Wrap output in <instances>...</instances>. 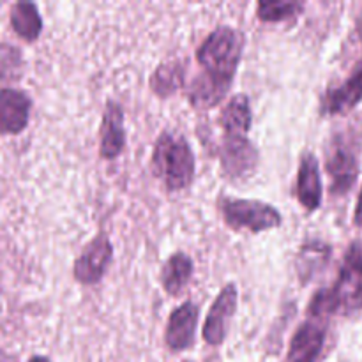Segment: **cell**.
<instances>
[{
    "mask_svg": "<svg viewBox=\"0 0 362 362\" xmlns=\"http://www.w3.org/2000/svg\"><path fill=\"white\" fill-rule=\"evenodd\" d=\"M243 48V34L232 27H218L207 35L197 52L198 64L204 71L194 78L189 90L194 108L211 110L219 105L232 87Z\"/></svg>",
    "mask_w": 362,
    "mask_h": 362,
    "instance_id": "cell-1",
    "label": "cell"
},
{
    "mask_svg": "<svg viewBox=\"0 0 362 362\" xmlns=\"http://www.w3.org/2000/svg\"><path fill=\"white\" fill-rule=\"evenodd\" d=\"M362 310V243L349 247L332 288H322L311 299L310 317L325 320L332 315H352Z\"/></svg>",
    "mask_w": 362,
    "mask_h": 362,
    "instance_id": "cell-2",
    "label": "cell"
},
{
    "mask_svg": "<svg viewBox=\"0 0 362 362\" xmlns=\"http://www.w3.org/2000/svg\"><path fill=\"white\" fill-rule=\"evenodd\" d=\"M152 172L168 191L186 189L194 179V156L182 134L163 131L154 145Z\"/></svg>",
    "mask_w": 362,
    "mask_h": 362,
    "instance_id": "cell-3",
    "label": "cell"
},
{
    "mask_svg": "<svg viewBox=\"0 0 362 362\" xmlns=\"http://www.w3.org/2000/svg\"><path fill=\"white\" fill-rule=\"evenodd\" d=\"M221 212L226 225L233 230H247L251 233L278 228L283 218L272 205L258 200H232L223 198Z\"/></svg>",
    "mask_w": 362,
    "mask_h": 362,
    "instance_id": "cell-4",
    "label": "cell"
},
{
    "mask_svg": "<svg viewBox=\"0 0 362 362\" xmlns=\"http://www.w3.org/2000/svg\"><path fill=\"white\" fill-rule=\"evenodd\" d=\"M329 177H331L332 194H345L352 189L357 175H359V161L357 152L345 136H336L331 141L325 163Z\"/></svg>",
    "mask_w": 362,
    "mask_h": 362,
    "instance_id": "cell-5",
    "label": "cell"
},
{
    "mask_svg": "<svg viewBox=\"0 0 362 362\" xmlns=\"http://www.w3.org/2000/svg\"><path fill=\"white\" fill-rule=\"evenodd\" d=\"M112 255L113 247L110 244L108 237L103 235V233L98 235L74 262V279L81 285H95V283H99L105 276L106 267L112 262Z\"/></svg>",
    "mask_w": 362,
    "mask_h": 362,
    "instance_id": "cell-6",
    "label": "cell"
},
{
    "mask_svg": "<svg viewBox=\"0 0 362 362\" xmlns=\"http://www.w3.org/2000/svg\"><path fill=\"white\" fill-rule=\"evenodd\" d=\"M237 300H239V292L233 283H228L216 297L204 325V339L209 345L216 346L225 341L228 325L235 315Z\"/></svg>",
    "mask_w": 362,
    "mask_h": 362,
    "instance_id": "cell-7",
    "label": "cell"
},
{
    "mask_svg": "<svg viewBox=\"0 0 362 362\" xmlns=\"http://www.w3.org/2000/svg\"><path fill=\"white\" fill-rule=\"evenodd\" d=\"M258 152L247 136H225L221 148L223 172L230 179H244L257 168Z\"/></svg>",
    "mask_w": 362,
    "mask_h": 362,
    "instance_id": "cell-8",
    "label": "cell"
},
{
    "mask_svg": "<svg viewBox=\"0 0 362 362\" xmlns=\"http://www.w3.org/2000/svg\"><path fill=\"white\" fill-rule=\"evenodd\" d=\"M32 101L23 90H0V134H18L28 126Z\"/></svg>",
    "mask_w": 362,
    "mask_h": 362,
    "instance_id": "cell-9",
    "label": "cell"
},
{
    "mask_svg": "<svg viewBox=\"0 0 362 362\" xmlns=\"http://www.w3.org/2000/svg\"><path fill=\"white\" fill-rule=\"evenodd\" d=\"M325 345V325L317 318L304 322L293 334L288 362H317Z\"/></svg>",
    "mask_w": 362,
    "mask_h": 362,
    "instance_id": "cell-10",
    "label": "cell"
},
{
    "mask_svg": "<svg viewBox=\"0 0 362 362\" xmlns=\"http://www.w3.org/2000/svg\"><path fill=\"white\" fill-rule=\"evenodd\" d=\"M198 325V306L184 303L170 315L166 325V345L172 350H186L193 345Z\"/></svg>",
    "mask_w": 362,
    "mask_h": 362,
    "instance_id": "cell-11",
    "label": "cell"
},
{
    "mask_svg": "<svg viewBox=\"0 0 362 362\" xmlns=\"http://www.w3.org/2000/svg\"><path fill=\"white\" fill-rule=\"evenodd\" d=\"M362 99V60L356 66L354 73L341 87L329 88L322 99V113L324 115H339L354 106L359 105Z\"/></svg>",
    "mask_w": 362,
    "mask_h": 362,
    "instance_id": "cell-12",
    "label": "cell"
},
{
    "mask_svg": "<svg viewBox=\"0 0 362 362\" xmlns=\"http://www.w3.org/2000/svg\"><path fill=\"white\" fill-rule=\"evenodd\" d=\"M297 200L300 202L306 211H317L322 204V180H320V166L317 158L311 152L303 156L297 173L296 186Z\"/></svg>",
    "mask_w": 362,
    "mask_h": 362,
    "instance_id": "cell-13",
    "label": "cell"
},
{
    "mask_svg": "<svg viewBox=\"0 0 362 362\" xmlns=\"http://www.w3.org/2000/svg\"><path fill=\"white\" fill-rule=\"evenodd\" d=\"M126 145L124 112L119 103L108 101L101 124V145L99 152L105 159H115Z\"/></svg>",
    "mask_w": 362,
    "mask_h": 362,
    "instance_id": "cell-14",
    "label": "cell"
},
{
    "mask_svg": "<svg viewBox=\"0 0 362 362\" xmlns=\"http://www.w3.org/2000/svg\"><path fill=\"white\" fill-rule=\"evenodd\" d=\"M253 122L250 99L244 94L233 95L221 113V126L225 136H247Z\"/></svg>",
    "mask_w": 362,
    "mask_h": 362,
    "instance_id": "cell-15",
    "label": "cell"
},
{
    "mask_svg": "<svg viewBox=\"0 0 362 362\" xmlns=\"http://www.w3.org/2000/svg\"><path fill=\"white\" fill-rule=\"evenodd\" d=\"M193 276V262L187 255L175 253L166 260L161 271V285L166 293L177 296L186 288Z\"/></svg>",
    "mask_w": 362,
    "mask_h": 362,
    "instance_id": "cell-16",
    "label": "cell"
},
{
    "mask_svg": "<svg viewBox=\"0 0 362 362\" xmlns=\"http://www.w3.org/2000/svg\"><path fill=\"white\" fill-rule=\"evenodd\" d=\"M11 25H13V30L28 42L35 41L42 30L41 14L37 7L30 2L14 4L11 9Z\"/></svg>",
    "mask_w": 362,
    "mask_h": 362,
    "instance_id": "cell-17",
    "label": "cell"
},
{
    "mask_svg": "<svg viewBox=\"0 0 362 362\" xmlns=\"http://www.w3.org/2000/svg\"><path fill=\"white\" fill-rule=\"evenodd\" d=\"M329 257H331V247L320 240H311L306 243L300 250L299 258H297V271L303 281L313 278L318 271L325 267Z\"/></svg>",
    "mask_w": 362,
    "mask_h": 362,
    "instance_id": "cell-18",
    "label": "cell"
},
{
    "mask_svg": "<svg viewBox=\"0 0 362 362\" xmlns=\"http://www.w3.org/2000/svg\"><path fill=\"white\" fill-rule=\"evenodd\" d=\"M184 83V67L180 62L161 64L151 78L152 90L158 95H172Z\"/></svg>",
    "mask_w": 362,
    "mask_h": 362,
    "instance_id": "cell-19",
    "label": "cell"
},
{
    "mask_svg": "<svg viewBox=\"0 0 362 362\" xmlns=\"http://www.w3.org/2000/svg\"><path fill=\"white\" fill-rule=\"evenodd\" d=\"M300 2H286V0H262L258 2V18L267 23H276V21H285L293 18L303 11Z\"/></svg>",
    "mask_w": 362,
    "mask_h": 362,
    "instance_id": "cell-20",
    "label": "cell"
},
{
    "mask_svg": "<svg viewBox=\"0 0 362 362\" xmlns=\"http://www.w3.org/2000/svg\"><path fill=\"white\" fill-rule=\"evenodd\" d=\"M354 221H356V225L362 226V191H361L359 202H357V207H356V216H354Z\"/></svg>",
    "mask_w": 362,
    "mask_h": 362,
    "instance_id": "cell-21",
    "label": "cell"
},
{
    "mask_svg": "<svg viewBox=\"0 0 362 362\" xmlns=\"http://www.w3.org/2000/svg\"><path fill=\"white\" fill-rule=\"evenodd\" d=\"M30 362H49L46 357H34V359H30Z\"/></svg>",
    "mask_w": 362,
    "mask_h": 362,
    "instance_id": "cell-22",
    "label": "cell"
}]
</instances>
